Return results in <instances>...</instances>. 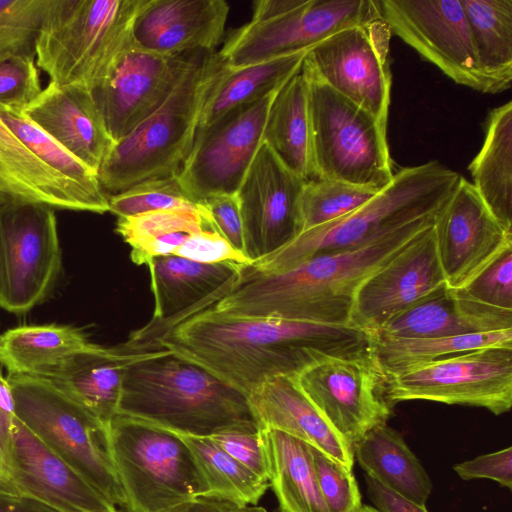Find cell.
Segmentation results:
<instances>
[{
  "label": "cell",
  "mask_w": 512,
  "mask_h": 512,
  "mask_svg": "<svg viewBox=\"0 0 512 512\" xmlns=\"http://www.w3.org/2000/svg\"><path fill=\"white\" fill-rule=\"evenodd\" d=\"M374 336L352 325L239 317L212 307L181 321L155 343L248 395L266 380L296 376L315 361L354 353Z\"/></svg>",
  "instance_id": "cell-1"
},
{
  "label": "cell",
  "mask_w": 512,
  "mask_h": 512,
  "mask_svg": "<svg viewBox=\"0 0 512 512\" xmlns=\"http://www.w3.org/2000/svg\"><path fill=\"white\" fill-rule=\"evenodd\" d=\"M435 216L401 224L350 249L314 255L282 272L260 273L244 265L238 282L212 308L239 317L351 324L359 286L431 227Z\"/></svg>",
  "instance_id": "cell-2"
},
{
  "label": "cell",
  "mask_w": 512,
  "mask_h": 512,
  "mask_svg": "<svg viewBox=\"0 0 512 512\" xmlns=\"http://www.w3.org/2000/svg\"><path fill=\"white\" fill-rule=\"evenodd\" d=\"M118 414L194 436L255 421L246 394L163 348L146 351L127 367Z\"/></svg>",
  "instance_id": "cell-3"
},
{
  "label": "cell",
  "mask_w": 512,
  "mask_h": 512,
  "mask_svg": "<svg viewBox=\"0 0 512 512\" xmlns=\"http://www.w3.org/2000/svg\"><path fill=\"white\" fill-rule=\"evenodd\" d=\"M225 67L218 51L188 55L166 100L116 141L102 162L97 177L108 196L147 180L178 175L192 150L204 104Z\"/></svg>",
  "instance_id": "cell-4"
},
{
  "label": "cell",
  "mask_w": 512,
  "mask_h": 512,
  "mask_svg": "<svg viewBox=\"0 0 512 512\" xmlns=\"http://www.w3.org/2000/svg\"><path fill=\"white\" fill-rule=\"evenodd\" d=\"M460 178L438 161L402 168L357 210L302 232L285 247L248 266L260 273L282 272L314 255L350 249L401 224L434 216L450 199Z\"/></svg>",
  "instance_id": "cell-5"
},
{
  "label": "cell",
  "mask_w": 512,
  "mask_h": 512,
  "mask_svg": "<svg viewBox=\"0 0 512 512\" xmlns=\"http://www.w3.org/2000/svg\"><path fill=\"white\" fill-rule=\"evenodd\" d=\"M147 0H54L40 32L36 64L50 82L92 90L134 44Z\"/></svg>",
  "instance_id": "cell-6"
},
{
  "label": "cell",
  "mask_w": 512,
  "mask_h": 512,
  "mask_svg": "<svg viewBox=\"0 0 512 512\" xmlns=\"http://www.w3.org/2000/svg\"><path fill=\"white\" fill-rule=\"evenodd\" d=\"M313 179L335 180L380 191L394 169L384 127L326 84L304 60Z\"/></svg>",
  "instance_id": "cell-7"
},
{
  "label": "cell",
  "mask_w": 512,
  "mask_h": 512,
  "mask_svg": "<svg viewBox=\"0 0 512 512\" xmlns=\"http://www.w3.org/2000/svg\"><path fill=\"white\" fill-rule=\"evenodd\" d=\"M16 417L114 506L126 497L113 463L109 425L48 380L9 375Z\"/></svg>",
  "instance_id": "cell-8"
},
{
  "label": "cell",
  "mask_w": 512,
  "mask_h": 512,
  "mask_svg": "<svg viewBox=\"0 0 512 512\" xmlns=\"http://www.w3.org/2000/svg\"><path fill=\"white\" fill-rule=\"evenodd\" d=\"M108 428L125 511L161 512L198 497L195 465L175 432L123 414H117Z\"/></svg>",
  "instance_id": "cell-9"
},
{
  "label": "cell",
  "mask_w": 512,
  "mask_h": 512,
  "mask_svg": "<svg viewBox=\"0 0 512 512\" xmlns=\"http://www.w3.org/2000/svg\"><path fill=\"white\" fill-rule=\"evenodd\" d=\"M379 17L378 0H257L251 20L229 33L218 54L237 68L308 51L342 29Z\"/></svg>",
  "instance_id": "cell-10"
},
{
  "label": "cell",
  "mask_w": 512,
  "mask_h": 512,
  "mask_svg": "<svg viewBox=\"0 0 512 512\" xmlns=\"http://www.w3.org/2000/svg\"><path fill=\"white\" fill-rule=\"evenodd\" d=\"M384 371L391 407L427 400L501 415L512 406V347L478 349Z\"/></svg>",
  "instance_id": "cell-11"
},
{
  "label": "cell",
  "mask_w": 512,
  "mask_h": 512,
  "mask_svg": "<svg viewBox=\"0 0 512 512\" xmlns=\"http://www.w3.org/2000/svg\"><path fill=\"white\" fill-rule=\"evenodd\" d=\"M62 269L55 209L0 202V307L26 313L44 302Z\"/></svg>",
  "instance_id": "cell-12"
},
{
  "label": "cell",
  "mask_w": 512,
  "mask_h": 512,
  "mask_svg": "<svg viewBox=\"0 0 512 512\" xmlns=\"http://www.w3.org/2000/svg\"><path fill=\"white\" fill-rule=\"evenodd\" d=\"M295 378L306 397L352 445L391 416L386 374L372 345L321 358Z\"/></svg>",
  "instance_id": "cell-13"
},
{
  "label": "cell",
  "mask_w": 512,
  "mask_h": 512,
  "mask_svg": "<svg viewBox=\"0 0 512 512\" xmlns=\"http://www.w3.org/2000/svg\"><path fill=\"white\" fill-rule=\"evenodd\" d=\"M391 30L379 17L342 29L309 49L305 61L332 89L387 129Z\"/></svg>",
  "instance_id": "cell-14"
},
{
  "label": "cell",
  "mask_w": 512,
  "mask_h": 512,
  "mask_svg": "<svg viewBox=\"0 0 512 512\" xmlns=\"http://www.w3.org/2000/svg\"><path fill=\"white\" fill-rule=\"evenodd\" d=\"M279 89L197 130L192 150L178 173L183 188L196 202L237 192L263 143L267 117Z\"/></svg>",
  "instance_id": "cell-15"
},
{
  "label": "cell",
  "mask_w": 512,
  "mask_h": 512,
  "mask_svg": "<svg viewBox=\"0 0 512 512\" xmlns=\"http://www.w3.org/2000/svg\"><path fill=\"white\" fill-rule=\"evenodd\" d=\"M382 19L454 82L494 94L482 72L461 0H378Z\"/></svg>",
  "instance_id": "cell-16"
},
{
  "label": "cell",
  "mask_w": 512,
  "mask_h": 512,
  "mask_svg": "<svg viewBox=\"0 0 512 512\" xmlns=\"http://www.w3.org/2000/svg\"><path fill=\"white\" fill-rule=\"evenodd\" d=\"M305 183L262 143L236 192L244 253L251 263L285 247L302 233Z\"/></svg>",
  "instance_id": "cell-17"
},
{
  "label": "cell",
  "mask_w": 512,
  "mask_h": 512,
  "mask_svg": "<svg viewBox=\"0 0 512 512\" xmlns=\"http://www.w3.org/2000/svg\"><path fill=\"white\" fill-rule=\"evenodd\" d=\"M432 227L445 283L451 290L469 284L512 248V230L492 214L472 183L462 176Z\"/></svg>",
  "instance_id": "cell-18"
},
{
  "label": "cell",
  "mask_w": 512,
  "mask_h": 512,
  "mask_svg": "<svg viewBox=\"0 0 512 512\" xmlns=\"http://www.w3.org/2000/svg\"><path fill=\"white\" fill-rule=\"evenodd\" d=\"M154 295L151 321L125 344L137 351L155 349L156 341L186 318L212 307L238 282L244 265L202 263L177 255L148 264Z\"/></svg>",
  "instance_id": "cell-19"
},
{
  "label": "cell",
  "mask_w": 512,
  "mask_h": 512,
  "mask_svg": "<svg viewBox=\"0 0 512 512\" xmlns=\"http://www.w3.org/2000/svg\"><path fill=\"white\" fill-rule=\"evenodd\" d=\"M189 54L165 56L133 44L91 90L114 142L161 106L180 78Z\"/></svg>",
  "instance_id": "cell-20"
},
{
  "label": "cell",
  "mask_w": 512,
  "mask_h": 512,
  "mask_svg": "<svg viewBox=\"0 0 512 512\" xmlns=\"http://www.w3.org/2000/svg\"><path fill=\"white\" fill-rule=\"evenodd\" d=\"M432 226L359 286L351 308L352 325L374 336L391 317L446 285Z\"/></svg>",
  "instance_id": "cell-21"
},
{
  "label": "cell",
  "mask_w": 512,
  "mask_h": 512,
  "mask_svg": "<svg viewBox=\"0 0 512 512\" xmlns=\"http://www.w3.org/2000/svg\"><path fill=\"white\" fill-rule=\"evenodd\" d=\"M6 469L17 494L59 512L118 511L17 417Z\"/></svg>",
  "instance_id": "cell-22"
},
{
  "label": "cell",
  "mask_w": 512,
  "mask_h": 512,
  "mask_svg": "<svg viewBox=\"0 0 512 512\" xmlns=\"http://www.w3.org/2000/svg\"><path fill=\"white\" fill-rule=\"evenodd\" d=\"M224 0H147L133 27L134 44L165 56L213 52L229 14Z\"/></svg>",
  "instance_id": "cell-23"
},
{
  "label": "cell",
  "mask_w": 512,
  "mask_h": 512,
  "mask_svg": "<svg viewBox=\"0 0 512 512\" xmlns=\"http://www.w3.org/2000/svg\"><path fill=\"white\" fill-rule=\"evenodd\" d=\"M22 113L96 174L115 143L82 85L49 82Z\"/></svg>",
  "instance_id": "cell-24"
},
{
  "label": "cell",
  "mask_w": 512,
  "mask_h": 512,
  "mask_svg": "<svg viewBox=\"0 0 512 512\" xmlns=\"http://www.w3.org/2000/svg\"><path fill=\"white\" fill-rule=\"evenodd\" d=\"M108 198L105 192L91 191L48 167L0 117V201L103 214L109 211Z\"/></svg>",
  "instance_id": "cell-25"
},
{
  "label": "cell",
  "mask_w": 512,
  "mask_h": 512,
  "mask_svg": "<svg viewBox=\"0 0 512 512\" xmlns=\"http://www.w3.org/2000/svg\"><path fill=\"white\" fill-rule=\"evenodd\" d=\"M248 401L260 428L298 438L353 471V445L306 397L295 376L279 375L266 380L248 395Z\"/></svg>",
  "instance_id": "cell-26"
},
{
  "label": "cell",
  "mask_w": 512,
  "mask_h": 512,
  "mask_svg": "<svg viewBox=\"0 0 512 512\" xmlns=\"http://www.w3.org/2000/svg\"><path fill=\"white\" fill-rule=\"evenodd\" d=\"M94 345L73 326H19L0 335V364L9 375L55 381L79 354Z\"/></svg>",
  "instance_id": "cell-27"
},
{
  "label": "cell",
  "mask_w": 512,
  "mask_h": 512,
  "mask_svg": "<svg viewBox=\"0 0 512 512\" xmlns=\"http://www.w3.org/2000/svg\"><path fill=\"white\" fill-rule=\"evenodd\" d=\"M145 352L125 345L107 348L95 344L79 354L63 375L51 382L109 425L119 411L126 369Z\"/></svg>",
  "instance_id": "cell-28"
},
{
  "label": "cell",
  "mask_w": 512,
  "mask_h": 512,
  "mask_svg": "<svg viewBox=\"0 0 512 512\" xmlns=\"http://www.w3.org/2000/svg\"><path fill=\"white\" fill-rule=\"evenodd\" d=\"M354 459L365 473L405 498L425 505L432 482L403 436L385 424L369 430L353 445Z\"/></svg>",
  "instance_id": "cell-29"
},
{
  "label": "cell",
  "mask_w": 512,
  "mask_h": 512,
  "mask_svg": "<svg viewBox=\"0 0 512 512\" xmlns=\"http://www.w3.org/2000/svg\"><path fill=\"white\" fill-rule=\"evenodd\" d=\"M262 432L269 484L279 512H329L318 485L311 446L278 430Z\"/></svg>",
  "instance_id": "cell-30"
},
{
  "label": "cell",
  "mask_w": 512,
  "mask_h": 512,
  "mask_svg": "<svg viewBox=\"0 0 512 512\" xmlns=\"http://www.w3.org/2000/svg\"><path fill=\"white\" fill-rule=\"evenodd\" d=\"M482 148L468 166L473 186L492 214L512 230V102L492 109Z\"/></svg>",
  "instance_id": "cell-31"
},
{
  "label": "cell",
  "mask_w": 512,
  "mask_h": 512,
  "mask_svg": "<svg viewBox=\"0 0 512 512\" xmlns=\"http://www.w3.org/2000/svg\"><path fill=\"white\" fill-rule=\"evenodd\" d=\"M263 142L289 170L306 181L313 180L308 90L301 69L278 90Z\"/></svg>",
  "instance_id": "cell-32"
},
{
  "label": "cell",
  "mask_w": 512,
  "mask_h": 512,
  "mask_svg": "<svg viewBox=\"0 0 512 512\" xmlns=\"http://www.w3.org/2000/svg\"><path fill=\"white\" fill-rule=\"evenodd\" d=\"M306 53L294 52L237 68L226 66L204 104L198 130L279 89L301 69Z\"/></svg>",
  "instance_id": "cell-33"
},
{
  "label": "cell",
  "mask_w": 512,
  "mask_h": 512,
  "mask_svg": "<svg viewBox=\"0 0 512 512\" xmlns=\"http://www.w3.org/2000/svg\"><path fill=\"white\" fill-rule=\"evenodd\" d=\"M175 433L190 451L198 476V497L240 506L257 505L270 487L269 482L246 469L210 437Z\"/></svg>",
  "instance_id": "cell-34"
},
{
  "label": "cell",
  "mask_w": 512,
  "mask_h": 512,
  "mask_svg": "<svg viewBox=\"0 0 512 512\" xmlns=\"http://www.w3.org/2000/svg\"><path fill=\"white\" fill-rule=\"evenodd\" d=\"M479 66L494 94L512 83V0H461Z\"/></svg>",
  "instance_id": "cell-35"
},
{
  "label": "cell",
  "mask_w": 512,
  "mask_h": 512,
  "mask_svg": "<svg viewBox=\"0 0 512 512\" xmlns=\"http://www.w3.org/2000/svg\"><path fill=\"white\" fill-rule=\"evenodd\" d=\"M449 290L459 310L481 332L512 329V248L469 284Z\"/></svg>",
  "instance_id": "cell-36"
},
{
  "label": "cell",
  "mask_w": 512,
  "mask_h": 512,
  "mask_svg": "<svg viewBox=\"0 0 512 512\" xmlns=\"http://www.w3.org/2000/svg\"><path fill=\"white\" fill-rule=\"evenodd\" d=\"M478 332L481 331L459 310L445 285L391 317L374 337L424 339Z\"/></svg>",
  "instance_id": "cell-37"
},
{
  "label": "cell",
  "mask_w": 512,
  "mask_h": 512,
  "mask_svg": "<svg viewBox=\"0 0 512 512\" xmlns=\"http://www.w3.org/2000/svg\"><path fill=\"white\" fill-rule=\"evenodd\" d=\"M372 346L383 369H389L478 349L510 348L512 329L424 339L374 337Z\"/></svg>",
  "instance_id": "cell-38"
},
{
  "label": "cell",
  "mask_w": 512,
  "mask_h": 512,
  "mask_svg": "<svg viewBox=\"0 0 512 512\" xmlns=\"http://www.w3.org/2000/svg\"><path fill=\"white\" fill-rule=\"evenodd\" d=\"M0 117L14 135L48 167L91 191L104 192L93 170L29 120L21 111L0 106Z\"/></svg>",
  "instance_id": "cell-39"
},
{
  "label": "cell",
  "mask_w": 512,
  "mask_h": 512,
  "mask_svg": "<svg viewBox=\"0 0 512 512\" xmlns=\"http://www.w3.org/2000/svg\"><path fill=\"white\" fill-rule=\"evenodd\" d=\"M378 192L335 180L306 181L301 196L302 232L350 214Z\"/></svg>",
  "instance_id": "cell-40"
},
{
  "label": "cell",
  "mask_w": 512,
  "mask_h": 512,
  "mask_svg": "<svg viewBox=\"0 0 512 512\" xmlns=\"http://www.w3.org/2000/svg\"><path fill=\"white\" fill-rule=\"evenodd\" d=\"M54 0H0V61L35 59L37 41Z\"/></svg>",
  "instance_id": "cell-41"
},
{
  "label": "cell",
  "mask_w": 512,
  "mask_h": 512,
  "mask_svg": "<svg viewBox=\"0 0 512 512\" xmlns=\"http://www.w3.org/2000/svg\"><path fill=\"white\" fill-rule=\"evenodd\" d=\"M204 229L210 228L197 205L118 217L115 230L135 251L178 232L198 233Z\"/></svg>",
  "instance_id": "cell-42"
},
{
  "label": "cell",
  "mask_w": 512,
  "mask_h": 512,
  "mask_svg": "<svg viewBox=\"0 0 512 512\" xmlns=\"http://www.w3.org/2000/svg\"><path fill=\"white\" fill-rule=\"evenodd\" d=\"M109 212L117 217L181 207H196L178 175L147 180L120 193L110 195Z\"/></svg>",
  "instance_id": "cell-43"
},
{
  "label": "cell",
  "mask_w": 512,
  "mask_h": 512,
  "mask_svg": "<svg viewBox=\"0 0 512 512\" xmlns=\"http://www.w3.org/2000/svg\"><path fill=\"white\" fill-rule=\"evenodd\" d=\"M208 437L246 469L269 482L263 432L255 421L227 426Z\"/></svg>",
  "instance_id": "cell-44"
},
{
  "label": "cell",
  "mask_w": 512,
  "mask_h": 512,
  "mask_svg": "<svg viewBox=\"0 0 512 512\" xmlns=\"http://www.w3.org/2000/svg\"><path fill=\"white\" fill-rule=\"evenodd\" d=\"M315 473L329 512H356L362 496L353 474L321 451L311 447Z\"/></svg>",
  "instance_id": "cell-45"
},
{
  "label": "cell",
  "mask_w": 512,
  "mask_h": 512,
  "mask_svg": "<svg viewBox=\"0 0 512 512\" xmlns=\"http://www.w3.org/2000/svg\"><path fill=\"white\" fill-rule=\"evenodd\" d=\"M41 91L35 59L12 57L0 61V106L22 112Z\"/></svg>",
  "instance_id": "cell-46"
},
{
  "label": "cell",
  "mask_w": 512,
  "mask_h": 512,
  "mask_svg": "<svg viewBox=\"0 0 512 512\" xmlns=\"http://www.w3.org/2000/svg\"><path fill=\"white\" fill-rule=\"evenodd\" d=\"M197 205L207 226L220 234L235 250L245 255L237 193L211 195L199 200Z\"/></svg>",
  "instance_id": "cell-47"
},
{
  "label": "cell",
  "mask_w": 512,
  "mask_h": 512,
  "mask_svg": "<svg viewBox=\"0 0 512 512\" xmlns=\"http://www.w3.org/2000/svg\"><path fill=\"white\" fill-rule=\"evenodd\" d=\"M175 255L202 263L233 262L251 264L247 257L235 250L220 234L204 229L192 234Z\"/></svg>",
  "instance_id": "cell-48"
},
{
  "label": "cell",
  "mask_w": 512,
  "mask_h": 512,
  "mask_svg": "<svg viewBox=\"0 0 512 512\" xmlns=\"http://www.w3.org/2000/svg\"><path fill=\"white\" fill-rule=\"evenodd\" d=\"M463 480L490 479L512 489V447L484 454L454 465Z\"/></svg>",
  "instance_id": "cell-49"
},
{
  "label": "cell",
  "mask_w": 512,
  "mask_h": 512,
  "mask_svg": "<svg viewBox=\"0 0 512 512\" xmlns=\"http://www.w3.org/2000/svg\"><path fill=\"white\" fill-rule=\"evenodd\" d=\"M365 483L369 499L379 512H429L425 505L417 504L390 490L367 474Z\"/></svg>",
  "instance_id": "cell-50"
},
{
  "label": "cell",
  "mask_w": 512,
  "mask_h": 512,
  "mask_svg": "<svg viewBox=\"0 0 512 512\" xmlns=\"http://www.w3.org/2000/svg\"><path fill=\"white\" fill-rule=\"evenodd\" d=\"M15 419V403L12 389L7 377L3 375L2 365L0 364V457L6 474Z\"/></svg>",
  "instance_id": "cell-51"
},
{
  "label": "cell",
  "mask_w": 512,
  "mask_h": 512,
  "mask_svg": "<svg viewBox=\"0 0 512 512\" xmlns=\"http://www.w3.org/2000/svg\"><path fill=\"white\" fill-rule=\"evenodd\" d=\"M161 512H267L258 505L240 506L228 501L196 497Z\"/></svg>",
  "instance_id": "cell-52"
},
{
  "label": "cell",
  "mask_w": 512,
  "mask_h": 512,
  "mask_svg": "<svg viewBox=\"0 0 512 512\" xmlns=\"http://www.w3.org/2000/svg\"><path fill=\"white\" fill-rule=\"evenodd\" d=\"M0 512H59L22 494L0 492Z\"/></svg>",
  "instance_id": "cell-53"
},
{
  "label": "cell",
  "mask_w": 512,
  "mask_h": 512,
  "mask_svg": "<svg viewBox=\"0 0 512 512\" xmlns=\"http://www.w3.org/2000/svg\"><path fill=\"white\" fill-rule=\"evenodd\" d=\"M0 492L17 494L13 488L0 457Z\"/></svg>",
  "instance_id": "cell-54"
},
{
  "label": "cell",
  "mask_w": 512,
  "mask_h": 512,
  "mask_svg": "<svg viewBox=\"0 0 512 512\" xmlns=\"http://www.w3.org/2000/svg\"><path fill=\"white\" fill-rule=\"evenodd\" d=\"M356 512H379L375 507L362 505Z\"/></svg>",
  "instance_id": "cell-55"
},
{
  "label": "cell",
  "mask_w": 512,
  "mask_h": 512,
  "mask_svg": "<svg viewBox=\"0 0 512 512\" xmlns=\"http://www.w3.org/2000/svg\"><path fill=\"white\" fill-rule=\"evenodd\" d=\"M117 512H127V511H120V510H118Z\"/></svg>",
  "instance_id": "cell-56"
},
{
  "label": "cell",
  "mask_w": 512,
  "mask_h": 512,
  "mask_svg": "<svg viewBox=\"0 0 512 512\" xmlns=\"http://www.w3.org/2000/svg\"><path fill=\"white\" fill-rule=\"evenodd\" d=\"M1 202V201H0Z\"/></svg>",
  "instance_id": "cell-57"
}]
</instances>
